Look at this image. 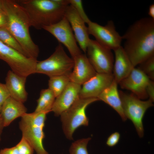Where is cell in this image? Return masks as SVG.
<instances>
[{
  "mask_svg": "<svg viewBox=\"0 0 154 154\" xmlns=\"http://www.w3.org/2000/svg\"><path fill=\"white\" fill-rule=\"evenodd\" d=\"M122 37V47L134 67L154 55V19L145 17L137 20Z\"/></svg>",
  "mask_w": 154,
  "mask_h": 154,
  "instance_id": "cell-1",
  "label": "cell"
},
{
  "mask_svg": "<svg viewBox=\"0 0 154 154\" xmlns=\"http://www.w3.org/2000/svg\"><path fill=\"white\" fill-rule=\"evenodd\" d=\"M2 4L7 17L5 28L18 42L27 56L37 59L39 49L30 36L31 25L26 12L16 0H2Z\"/></svg>",
  "mask_w": 154,
  "mask_h": 154,
  "instance_id": "cell-2",
  "label": "cell"
},
{
  "mask_svg": "<svg viewBox=\"0 0 154 154\" xmlns=\"http://www.w3.org/2000/svg\"><path fill=\"white\" fill-rule=\"evenodd\" d=\"M16 1L26 12L31 26L38 30L61 20L69 5L68 0Z\"/></svg>",
  "mask_w": 154,
  "mask_h": 154,
  "instance_id": "cell-3",
  "label": "cell"
},
{
  "mask_svg": "<svg viewBox=\"0 0 154 154\" xmlns=\"http://www.w3.org/2000/svg\"><path fill=\"white\" fill-rule=\"evenodd\" d=\"M47 114L42 112L26 113L21 117L19 123L22 137L28 141L37 154H48L43 143L45 137L43 128Z\"/></svg>",
  "mask_w": 154,
  "mask_h": 154,
  "instance_id": "cell-4",
  "label": "cell"
},
{
  "mask_svg": "<svg viewBox=\"0 0 154 154\" xmlns=\"http://www.w3.org/2000/svg\"><path fill=\"white\" fill-rule=\"evenodd\" d=\"M99 100L97 98H79L70 108L61 114L63 131L68 139H73V134L79 127L88 125L86 109L90 104Z\"/></svg>",
  "mask_w": 154,
  "mask_h": 154,
  "instance_id": "cell-5",
  "label": "cell"
},
{
  "mask_svg": "<svg viewBox=\"0 0 154 154\" xmlns=\"http://www.w3.org/2000/svg\"><path fill=\"white\" fill-rule=\"evenodd\" d=\"M74 60L65 51L59 43L53 53L43 60L38 61L35 73L46 75L49 77L59 76H69L72 72Z\"/></svg>",
  "mask_w": 154,
  "mask_h": 154,
  "instance_id": "cell-6",
  "label": "cell"
},
{
  "mask_svg": "<svg viewBox=\"0 0 154 154\" xmlns=\"http://www.w3.org/2000/svg\"><path fill=\"white\" fill-rule=\"evenodd\" d=\"M119 92L125 117L132 121L139 136L142 137L144 135L143 119L147 110L153 106V102L149 99L142 100L133 94L121 91H119Z\"/></svg>",
  "mask_w": 154,
  "mask_h": 154,
  "instance_id": "cell-7",
  "label": "cell"
},
{
  "mask_svg": "<svg viewBox=\"0 0 154 154\" xmlns=\"http://www.w3.org/2000/svg\"><path fill=\"white\" fill-rule=\"evenodd\" d=\"M0 59L5 62L11 70L27 77L35 73L37 59L28 57L0 41Z\"/></svg>",
  "mask_w": 154,
  "mask_h": 154,
  "instance_id": "cell-8",
  "label": "cell"
},
{
  "mask_svg": "<svg viewBox=\"0 0 154 154\" xmlns=\"http://www.w3.org/2000/svg\"><path fill=\"white\" fill-rule=\"evenodd\" d=\"M112 50L95 40L90 39L86 56L97 73H112L114 59Z\"/></svg>",
  "mask_w": 154,
  "mask_h": 154,
  "instance_id": "cell-9",
  "label": "cell"
},
{
  "mask_svg": "<svg viewBox=\"0 0 154 154\" xmlns=\"http://www.w3.org/2000/svg\"><path fill=\"white\" fill-rule=\"evenodd\" d=\"M87 24L89 35L101 45L113 50L121 46L122 36L116 31L112 21H109L105 26L91 20Z\"/></svg>",
  "mask_w": 154,
  "mask_h": 154,
  "instance_id": "cell-10",
  "label": "cell"
},
{
  "mask_svg": "<svg viewBox=\"0 0 154 154\" xmlns=\"http://www.w3.org/2000/svg\"><path fill=\"white\" fill-rule=\"evenodd\" d=\"M42 29L48 31L67 48L73 58L81 53L70 25L64 17L57 23L45 26Z\"/></svg>",
  "mask_w": 154,
  "mask_h": 154,
  "instance_id": "cell-11",
  "label": "cell"
},
{
  "mask_svg": "<svg viewBox=\"0 0 154 154\" xmlns=\"http://www.w3.org/2000/svg\"><path fill=\"white\" fill-rule=\"evenodd\" d=\"M150 80L139 68L134 67L118 84L122 88L130 91L140 99H145L148 98L146 90Z\"/></svg>",
  "mask_w": 154,
  "mask_h": 154,
  "instance_id": "cell-12",
  "label": "cell"
},
{
  "mask_svg": "<svg viewBox=\"0 0 154 154\" xmlns=\"http://www.w3.org/2000/svg\"><path fill=\"white\" fill-rule=\"evenodd\" d=\"M65 16L71 27L77 42L81 49L86 53L90 39L85 23L70 5L67 7Z\"/></svg>",
  "mask_w": 154,
  "mask_h": 154,
  "instance_id": "cell-13",
  "label": "cell"
},
{
  "mask_svg": "<svg viewBox=\"0 0 154 154\" xmlns=\"http://www.w3.org/2000/svg\"><path fill=\"white\" fill-rule=\"evenodd\" d=\"M112 73H96L93 77L82 85L79 95L80 98H97L112 82Z\"/></svg>",
  "mask_w": 154,
  "mask_h": 154,
  "instance_id": "cell-14",
  "label": "cell"
},
{
  "mask_svg": "<svg viewBox=\"0 0 154 154\" xmlns=\"http://www.w3.org/2000/svg\"><path fill=\"white\" fill-rule=\"evenodd\" d=\"M73 59L74 65L69 75L70 81L81 86L95 75L97 72L86 54L81 53Z\"/></svg>",
  "mask_w": 154,
  "mask_h": 154,
  "instance_id": "cell-15",
  "label": "cell"
},
{
  "mask_svg": "<svg viewBox=\"0 0 154 154\" xmlns=\"http://www.w3.org/2000/svg\"><path fill=\"white\" fill-rule=\"evenodd\" d=\"M81 86L70 81L56 98L52 111L56 116H60L70 108L79 98Z\"/></svg>",
  "mask_w": 154,
  "mask_h": 154,
  "instance_id": "cell-16",
  "label": "cell"
},
{
  "mask_svg": "<svg viewBox=\"0 0 154 154\" xmlns=\"http://www.w3.org/2000/svg\"><path fill=\"white\" fill-rule=\"evenodd\" d=\"M27 78L9 70L7 73L5 79V84L10 96L23 103L26 101L28 97L25 88Z\"/></svg>",
  "mask_w": 154,
  "mask_h": 154,
  "instance_id": "cell-17",
  "label": "cell"
},
{
  "mask_svg": "<svg viewBox=\"0 0 154 154\" xmlns=\"http://www.w3.org/2000/svg\"><path fill=\"white\" fill-rule=\"evenodd\" d=\"M115 59L112 73L114 80L118 84L126 78L134 67L122 46L113 50Z\"/></svg>",
  "mask_w": 154,
  "mask_h": 154,
  "instance_id": "cell-18",
  "label": "cell"
},
{
  "mask_svg": "<svg viewBox=\"0 0 154 154\" xmlns=\"http://www.w3.org/2000/svg\"><path fill=\"white\" fill-rule=\"evenodd\" d=\"M27 110L23 103L9 97L1 106V117L4 127L9 126L15 119L21 117Z\"/></svg>",
  "mask_w": 154,
  "mask_h": 154,
  "instance_id": "cell-19",
  "label": "cell"
},
{
  "mask_svg": "<svg viewBox=\"0 0 154 154\" xmlns=\"http://www.w3.org/2000/svg\"><path fill=\"white\" fill-rule=\"evenodd\" d=\"M118 83L114 80L112 84L98 96V98L112 108L119 115L122 120L127 119L122 108L121 102L118 90Z\"/></svg>",
  "mask_w": 154,
  "mask_h": 154,
  "instance_id": "cell-20",
  "label": "cell"
},
{
  "mask_svg": "<svg viewBox=\"0 0 154 154\" xmlns=\"http://www.w3.org/2000/svg\"><path fill=\"white\" fill-rule=\"evenodd\" d=\"M56 98L53 92L48 88L42 90L37 100V105L34 112L48 114L52 111Z\"/></svg>",
  "mask_w": 154,
  "mask_h": 154,
  "instance_id": "cell-21",
  "label": "cell"
},
{
  "mask_svg": "<svg viewBox=\"0 0 154 154\" xmlns=\"http://www.w3.org/2000/svg\"><path fill=\"white\" fill-rule=\"evenodd\" d=\"M48 88L56 98L58 96L70 81L69 76H59L49 77Z\"/></svg>",
  "mask_w": 154,
  "mask_h": 154,
  "instance_id": "cell-22",
  "label": "cell"
},
{
  "mask_svg": "<svg viewBox=\"0 0 154 154\" xmlns=\"http://www.w3.org/2000/svg\"><path fill=\"white\" fill-rule=\"evenodd\" d=\"M0 41L27 57L18 42L5 27H0Z\"/></svg>",
  "mask_w": 154,
  "mask_h": 154,
  "instance_id": "cell-23",
  "label": "cell"
},
{
  "mask_svg": "<svg viewBox=\"0 0 154 154\" xmlns=\"http://www.w3.org/2000/svg\"><path fill=\"white\" fill-rule=\"evenodd\" d=\"M91 138L78 139L73 143L69 149L70 154H89L87 145Z\"/></svg>",
  "mask_w": 154,
  "mask_h": 154,
  "instance_id": "cell-24",
  "label": "cell"
},
{
  "mask_svg": "<svg viewBox=\"0 0 154 154\" xmlns=\"http://www.w3.org/2000/svg\"><path fill=\"white\" fill-rule=\"evenodd\" d=\"M138 65V68L146 75L150 80H154V55L146 59Z\"/></svg>",
  "mask_w": 154,
  "mask_h": 154,
  "instance_id": "cell-25",
  "label": "cell"
},
{
  "mask_svg": "<svg viewBox=\"0 0 154 154\" xmlns=\"http://www.w3.org/2000/svg\"><path fill=\"white\" fill-rule=\"evenodd\" d=\"M69 5L71 6L85 23H88L90 20L86 13L81 0H68Z\"/></svg>",
  "mask_w": 154,
  "mask_h": 154,
  "instance_id": "cell-26",
  "label": "cell"
},
{
  "mask_svg": "<svg viewBox=\"0 0 154 154\" xmlns=\"http://www.w3.org/2000/svg\"><path fill=\"white\" fill-rule=\"evenodd\" d=\"M21 154H33L34 150L28 141L23 137L16 145Z\"/></svg>",
  "mask_w": 154,
  "mask_h": 154,
  "instance_id": "cell-27",
  "label": "cell"
},
{
  "mask_svg": "<svg viewBox=\"0 0 154 154\" xmlns=\"http://www.w3.org/2000/svg\"><path fill=\"white\" fill-rule=\"evenodd\" d=\"M10 96V94L5 84L0 83V105L1 106Z\"/></svg>",
  "mask_w": 154,
  "mask_h": 154,
  "instance_id": "cell-28",
  "label": "cell"
},
{
  "mask_svg": "<svg viewBox=\"0 0 154 154\" xmlns=\"http://www.w3.org/2000/svg\"><path fill=\"white\" fill-rule=\"evenodd\" d=\"M120 136V134L118 132L112 133L108 138L106 142V144L110 147L115 146L119 142Z\"/></svg>",
  "mask_w": 154,
  "mask_h": 154,
  "instance_id": "cell-29",
  "label": "cell"
},
{
  "mask_svg": "<svg viewBox=\"0 0 154 154\" xmlns=\"http://www.w3.org/2000/svg\"><path fill=\"white\" fill-rule=\"evenodd\" d=\"M146 93L149 100L153 102L154 100V82L151 80L146 88Z\"/></svg>",
  "mask_w": 154,
  "mask_h": 154,
  "instance_id": "cell-30",
  "label": "cell"
},
{
  "mask_svg": "<svg viewBox=\"0 0 154 154\" xmlns=\"http://www.w3.org/2000/svg\"><path fill=\"white\" fill-rule=\"evenodd\" d=\"M0 154H21L16 145L13 147L5 148L0 150Z\"/></svg>",
  "mask_w": 154,
  "mask_h": 154,
  "instance_id": "cell-31",
  "label": "cell"
},
{
  "mask_svg": "<svg viewBox=\"0 0 154 154\" xmlns=\"http://www.w3.org/2000/svg\"><path fill=\"white\" fill-rule=\"evenodd\" d=\"M7 22L6 13L2 9H0V27H5Z\"/></svg>",
  "mask_w": 154,
  "mask_h": 154,
  "instance_id": "cell-32",
  "label": "cell"
},
{
  "mask_svg": "<svg viewBox=\"0 0 154 154\" xmlns=\"http://www.w3.org/2000/svg\"><path fill=\"white\" fill-rule=\"evenodd\" d=\"M148 14L149 17L154 19V4L150 5L149 8Z\"/></svg>",
  "mask_w": 154,
  "mask_h": 154,
  "instance_id": "cell-33",
  "label": "cell"
},
{
  "mask_svg": "<svg viewBox=\"0 0 154 154\" xmlns=\"http://www.w3.org/2000/svg\"><path fill=\"white\" fill-rule=\"evenodd\" d=\"M4 127L2 119L1 117H0V141L1 140V133Z\"/></svg>",
  "mask_w": 154,
  "mask_h": 154,
  "instance_id": "cell-34",
  "label": "cell"
},
{
  "mask_svg": "<svg viewBox=\"0 0 154 154\" xmlns=\"http://www.w3.org/2000/svg\"><path fill=\"white\" fill-rule=\"evenodd\" d=\"M2 9V0H0V9Z\"/></svg>",
  "mask_w": 154,
  "mask_h": 154,
  "instance_id": "cell-35",
  "label": "cell"
},
{
  "mask_svg": "<svg viewBox=\"0 0 154 154\" xmlns=\"http://www.w3.org/2000/svg\"><path fill=\"white\" fill-rule=\"evenodd\" d=\"M1 106L0 105V117H1Z\"/></svg>",
  "mask_w": 154,
  "mask_h": 154,
  "instance_id": "cell-36",
  "label": "cell"
}]
</instances>
